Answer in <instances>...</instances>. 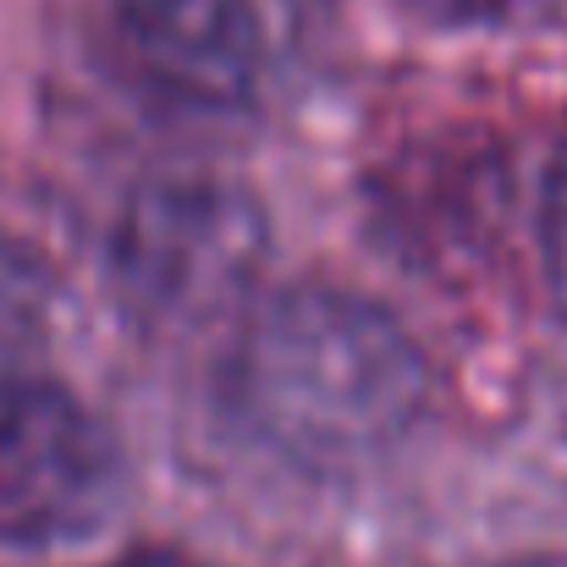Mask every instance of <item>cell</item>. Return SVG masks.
<instances>
[{
	"instance_id": "2",
	"label": "cell",
	"mask_w": 567,
	"mask_h": 567,
	"mask_svg": "<svg viewBox=\"0 0 567 567\" xmlns=\"http://www.w3.org/2000/svg\"><path fill=\"white\" fill-rule=\"evenodd\" d=\"M105 78L155 116L231 122L259 111L298 50L292 0H100Z\"/></svg>"
},
{
	"instance_id": "7",
	"label": "cell",
	"mask_w": 567,
	"mask_h": 567,
	"mask_svg": "<svg viewBox=\"0 0 567 567\" xmlns=\"http://www.w3.org/2000/svg\"><path fill=\"white\" fill-rule=\"evenodd\" d=\"M540 265H546V287L551 303L567 326V138L546 166V188H540Z\"/></svg>"
},
{
	"instance_id": "3",
	"label": "cell",
	"mask_w": 567,
	"mask_h": 567,
	"mask_svg": "<svg viewBox=\"0 0 567 567\" xmlns=\"http://www.w3.org/2000/svg\"><path fill=\"white\" fill-rule=\"evenodd\" d=\"M270 220L259 198L220 177H166L127 198L111 226V287L138 326H237L259 298Z\"/></svg>"
},
{
	"instance_id": "1",
	"label": "cell",
	"mask_w": 567,
	"mask_h": 567,
	"mask_svg": "<svg viewBox=\"0 0 567 567\" xmlns=\"http://www.w3.org/2000/svg\"><path fill=\"white\" fill-rule=\"evenodd\" d=\"M430 370L408 326L348 287L265 292L215 370L220 419L292 468H359L424 413Z\"/></svg>"
},
{
	"instance_id": "4",
	"label": "cell",
	"mask_w": 567,
	"mask_h": 567,
	"mask_svg": "<svg viewBox=\"0 0 567 567\" xmlns=\"http://www.w3.org/2000/svg\"><path fill=\"white\" fill-rule=\"evenodd\" d=\"M127 480L122 435L55 353L0 364V551L89 546L122 518Z\"/></svg>"
},
{
	"instance_id": "5",
	"label": "cell",
	"mask_w": 567,
	"mask_h": 567,
	"mask_svg": "<svg viewBox=\"0 0 567 567\" xmlns=\"http://www.w3.org/2000/svg\"><path fill=\"white\" fill-rule=\"evenodd\" d=\"M55 353V326H50V281L44 270L0 243V364L11 359H39Z\"/></svg>"
},
{
	"instance_id": "6",
	"label": "cell",
	"mask_w": 567,
	"mask_h": 567,
	"mask_svg": "<svg viewBox=\"0 0 567 567\" xmlns=\"http://www.w3.org/2000/svg\"><path fill=\"white\" fill-rule=\"evenodd\" d=\"M402 17L435 33H535L563 0H391Z\"/></svg>"
}]
</instances>
